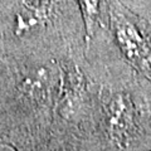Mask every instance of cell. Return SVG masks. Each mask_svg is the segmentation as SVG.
Wrapping results in <instances>:
<instances>
[{"label": "cell", "instance_id": "obj_2", "mask_svg": "<svg viewBox=\"0 0 151 151\" xmlns=\"http://www.w3.org/2000/svg\"><path fill=\"white\" fill-rule=\"evenodd\" d=\"M0 151H17V149L14 147L12 144H8V142H0Z\"/></svg>", "mask_w": 151, "mask_h": 151}, {"label": "cell", "instance_id": "obj_1", "mask_svg": "<svg viewBox=\"0 0 151 151\" xmlns=\"http://www.w3.org/2000/svg\"><path fill=\"white\" fill-rule=\"evenodd\" d=\"M79 1H81V8H82L84 20H86L87 27L89 29L94 22V18L97 15L100 0H79Z\"/></svg>", "mask_w": 151, "mask_h": 151}]
</instances>
